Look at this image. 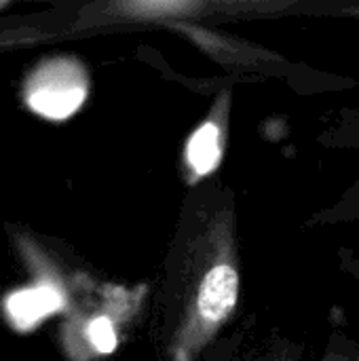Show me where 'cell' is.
<instances>
[{"instance_id": "cell-1", "label": "cell", "mask_w": 359, "mask_h": 361, "mask_svg": "<svg viewBox=\"0 0 359 361\" xmlns=\"http://www.w3.org/2000/svg\"><path fill=\"white\" fill-rule=\"evenodd\" d=\"M87 87L80 72L66 61H55L40 70L30 82L28 104L34 112L51 121H61L80 108Z\"/></svg>"}, {"instance_id": "cell-2", "label": "cell", "mask_w": 359, "mask_h": 361, "mask_svg": "<svg viewBox=\"0 0 359 361\" xmlns=\"http://www.w3.org/2000/svg\"><path fill=\"white\" fill-rule=\"evenodd\" d=\"M239 292V277L233 267L220 264L214 267L199 290L197 309L199 315L207 322H222L235 307Z\"/></svg>"}, {"instance_id": "cell-3", "label": "cell", "mask_w": 359, "mask_h": 361, "mask_svg": "<svg viewBox=\"0 0 359 361\" xmlns=\"http://www.w3.org/2000/svg\"><path fill=\"white\" fill-rule=\"evenodd\" d=\"M59 307H61V296L49 286L21 290L8 298V313L19 328H30L38 324L42 317L55 313Z\"/></svg>"}, {"instance_id": "cell-4", "label": "cell", "mask_w": 359, "mask_h": 361, "mask_svg": "<svg viewBox=\"0 0 359 361\" xmlns=\"http://www.w3.org/2000/svg\"><path fill=\"white\" fill-rule=\"evenodd\" d=\"M220 152V131L214 123L201 125L186 146V159L199 176L212 173L218 167Z\"/></svg>"}, {"instance_id": "cell-5", "label": "cell", "mask_w": 359, "mask_h": 361, "mask_svg": "<svg viewBox=\"0 0 359 361\" xmlns=\"http://www.w3.org/2000/svg\"><path fill=\"white\" fill-rule=\"evenodd\" d=\"M89 338L99 353H112L116 349V334L106 317H97L89 326Z\"/></svg>"}, {"instance_id": "cell-6", "label": "cell", "mask_w": 359, "mask_h": 361, "mask_svg": "<svg viewBox=\"0 0 359 361\" xmlns=\"http://www.w3.org/2000/svg\"><path fill=\"white\" fill-rule=\"evenodd\" d=\"M135 13H146V15H161V13H178L190 8V4L184 2H140L131 6Z\"/></svg>"}]
</instances>
